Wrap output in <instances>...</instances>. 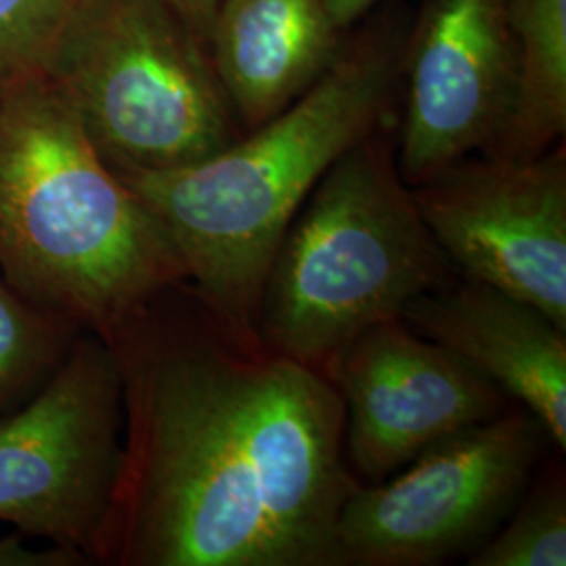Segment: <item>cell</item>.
<instances>
[{"label":"cell","instance_id":"5b68a950","mask_svg":"<svg viewBox=\"0 0 566 566\" xmlns=\"http://www.w3.org/2000/svg\"><path fill=\"white\" fill-rule=\"evenodd\" d=\"M46 78L118 172L202 163L243 135L208 42L163 0H84Z\"/></svg>","mask_w":566,"mask_h":566},{"label":"cell","instance_id":"3957f363","mask_svg":"<svg viewBox=\"0 0 566 566\" xmlns=\"http://www.w3.org/2000/svg\"><path fill=\"white\" fill-rule=\"evenodd\" d=\"M0 275L103 340L187 282L163 224L46 76L0 97Z\"/></svg>","mask_w":566,"mask_h":566},{"label":"cell","instance_id":"9a60e30c","mask_svg":"<svg viewBox=\"0 0 566 566\" xmlns=\"http://www.w3.org/2000/svg\"><path fill=\"white\" fill-rule=\"evenodd\" d=\"M491 537L470 554V566H565V472L552 468L523 495Z\"/></svg>","mask_w":566,"mask_h":566},{"label":"cell","instance_id":"6da1fadb","mask_svg":"<svg viewBox=\"0 0 566 566\" xmlns=\"http://www.w3.org/2000/svg\"><path fill=\"white\" fill-rule=\"evenodd\" d=\"M122 385V458L102 565L334 566L359 485L344 403L189 282L105 340Z\"/></svg>","mask_w":566,"mask_h":566},{"label":"cell","instance_id":"30bf717a","mask_svg":"<svg viewBox=\"0 0 566 566\" xmlns=\"http://www.w3.org/2000/svg\"><path fill=\"white\" fill-rule=\"evenodd\" d=\"M325 376L343 397L348 460L367 483L385 481L428 447L502 413L510 401L401 317L357 336Z\"/></svg>","mask_w":566,"mask_h":566},{"label":"cell","instance_id":"7a4b0ae2","mask_svg":"<svg viewBox=\"0 0 566 566\" xmlns=\"http://www.w3.org/2000/svg\"><path fill=\"white\" fill-rule=\"evenodd\" d=\"M407 23L390 4L369 13L303 97L202 163L116 170L163 224L187 282L233 324L256 332L269 266L332 164L399 118Z\"/></svg>","mask_w":566,"mask_h":566},{"label":"cell","instance_id":"4fadbf2b","mask_svg":"<svg viewBox=\"0 0 566 566\" xmlns=\"http://www.w3.org/2000/svg\"><path fill=\"white\" fill-rule=\"evenodd\" d=\"M518 81L506 133L493 158L531 160L566 130V0H510Z\"/></svg>","mask_w":566,"mask_h":566},{"label":"cell","instance_id":"9c48e42d","mask_svg":"<svg viewBox=\"0 0 566 566\" xmlns=\"http://www.w3.org/2000/svg\"><path fill=\"white\" fill-rule=\"evenodd\" d=\"M516 81L510 0H422L405 34L395 133L403 181L418 187L468 156H491Z\"/></svg>","mask_w":566,"mask_h":566},{"label":"cell","instance_id":"5bb4252c","mask_svg":"<svg viewBox=\"0 0 566 566\" xmlns=\"http://www.w3.org/2000/svg\"><path fill=\"white\" fill-rule=\"evenodd\" d=\"M81 334L78 325L32 303L0 275V418L55 374Z\"/></svg>","mask_w":566,"mask_h":566},{"label":"cell","instance_id":"d6986e66","mask_svg":"<svg viewBox=\"0 0 566 566\" xmlns=\"http://www.w3.org/2000/svg\"><path fill=\"white\" fill-rule=\"evenodd\" d=\"M382 0H325L327 13L338 30L348 32L365 20Z\"/></svg>","mask_w":566,"mask_h":566},{"label":"cell","instance_id":"2e32d148","mask_svg":"<svg viewBox=\"0 0 566 566\" xmlns=\"http://www.w3.org/2000/svg\"><path fill=\"white\" fill-rule=\"evenodd\" d=\"M84 0H0V97L49 72L63 30Z\"/></svg>","mask_w":566,"mask_h":566},{"label":"cell","instance_id":"ac0fdd59","mask_svg":"<svg viewBox=\"0 0 566 566\" xmlns=\"http://www.w3.org/2000/svg\"><path fill=\"white\" fill-rule=\"evenodd\" d=\"M179 18L187 21L203 41L208 42V30L221 0H163Z\"/></svg>","mask_w":566,"mask_h":566},{"label":"cell","instance_id":"8fae6325","mask_svg":"<svg viewBox=\"0 0 566 566\" xmlns=\"http://www.w3.org/2000/svg\"><path fill=\"white\" fill-rule=\"evenodd\" d=\"M401 319L531 411L565 453V327L537 306L464 275L407 304Z\"/></svg>","mask_w":566,"mask_h":566},{"label":"cell","instance_id":"8992f818","mask_svg":"<svg viewBox=\"0 0 566 566\" xmlns=\"http://www.w3.org/2000/svg\"><path fill=\"white\" fill-rule=\"evenodd\" d=\"M547 441L525 407L504 409L385 481L359 483L336 525L334 566H432L472 554L521 502Z\"/></svg>","mask_w":566,"mask_h":566},{"label":"cell","instance_id":"52a82bcc","mask_svg":"<svg viewBox=\"0 0 566 566\" xmlns=\"http://www.w3.org/2000/svg\"><path fill=\"white\" fill-rule=\"evenodd\" d=\"M122 424L114 350L82 332L55 374L0 418V523L102 565Z\"/></svg>","mask_w":566,"mask_h":566},{"label":"cell","instance_id":"7c38bea8","mask_svg":"<svg viewBox=\"0 0 566 566\" xmlns=\"http://www.w3.org/2000/svg\"><path fill=\"white\" fill-rule=\"evenodd\" d=\"M344 36L325 0H221L208 51L243 133L303 97L338 57Z\"/></svg>","mask_w":566,"mask_h":566},{"label":"cell","instance_id":"277c9868","mask_svg":"<svg viewBox=\"0 0 566 566\" xmlns=\"http://www.w3.org/2000/svg\"><path fill=\"white\" fill-rule=\"evenodd\" d=\"M395 133L386 124L332 164L264 277L256 334L322 374L369 327L451 280L399 172Z\"/></svg>","mask_w":566,"mask_h":566},{"label":"cell","instance_id":"ba28073f","mask_svg":"<svg viewBox=\"0 0 566 566\" xmlns=\"http://www.w3.org/2000/svg\"><path fill=\"white\" fill-rule=\"evenodd\" d=\"M453 269L537 306L566 329V149L468 156L411 187Z\"/></svg>","mask_w":566,"mask_h":566},{"label":"cell","instance_id":"e0dca14e","mask_svg":"<svg viewBox=\"0 0 566 566\" xmlns=\"http://www.w3.org/2000/svg\"><path fill=\"white\" fill-rule=\"evenodd\" d=\"M20 531L0 537V566H88L76 552L44 544L34 546Z\"/></svg>","mask_w":566,"mask_h":566}]
</instances>
